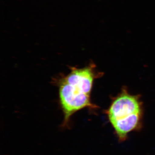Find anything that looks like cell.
<instances>
[{"instance_id":"6da1fadb","label":"cell","mask_w":155,"mask_h":155,"mask_svg":"<svg viewBox=\"0 0 155 155\" xmlns=\"http://www.w3.org/2000/svg\"><path fill=\"white\" fill-rule=\"evenodd\" d=\"M102 75L94 63L82 68L72 67L67 75H62L56 82L59 91V104L64 114L61 127H70L72 116L81 110H96L92 102L91 94L94 83Z\"/></svg>"},{"instance_id":"7a4b0ae2","label":"cell","mask_w":155,"mask_h":155,"mask_svg":"<svg viewBox=\"0 0 155 155\" xmlns=\"http://www.w3.org/2000/svg\"><path fill=\"white\" fill-rule=\"evenodd\" d=\"M106 113L117 134L123 138L139 125L143 104L139 96L131 94L124 88L114 98Z\"/></svg>"}]
</instances>
